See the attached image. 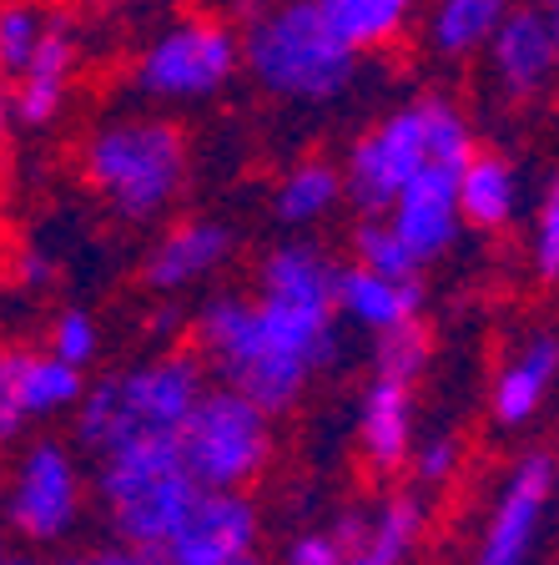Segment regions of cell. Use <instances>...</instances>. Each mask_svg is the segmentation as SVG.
I'll list each match as a JSON object with an SVG mask.
<instances>
[{"mask_svg":"<svg viewBox=\"0 0 559 565\" xmlns=\"http://www.w3.org/2000/svg\"><path fill=\"white\" fill-rule=\"evenodd\" d=\"M192 339L222 388L243 394L268 419L288 414L303 399V388L343 353V329L333 313H298L247 294L207 298L192 318Z\"/></svg>","mask_w":559,"mask_h":565,"instance_id":"cell-1","label":"cell"},{"mask_svg":"<svg viewBox=\"0 0 559 565\" xmlns=\"http://www.w3.org/2000/svg\"><path fill=\"white\" fill-rule=\"evenodd\" d=\"M202 388H207V364L192 349L162 353L127 374H106L86 384L76 404V439L96 459L141 445V439H176Z\"/></svg>","mask_w":559,"mask_h":565,"instance_id":"cell-2","label":"cell"},{"mask_svg":"<svg viewBox=\"0 0 559 565\" xmlns=\"http://www.w3.org/2000/svg\"><path fill=\"white\" fill-rule=\"evenodd\" d=\"M237 56L262 92L298 106L338 102L358 71V56L327 31L313 0H272L237 41Z\"/></svg>","mask_w":559,"mask_h":565,"instance_id":"cell-3","label":"cell"},{"mask_svg":"<svg viewBox=\"0 0 559 565\" xmlns=\"http://www.w3.org/2000/svg\"><path fill=\"white\" fill-rule=\"evenodd\" d=\"M96 500L117 530V545L162 555L202 500V490L182 470L172 439H141V445L96 459Z\"/></svg>","mask_w":559,"mask_h":565,"instance_id":"cell-4","label":"cell"},{"mask_svg":"<svg viewBox=\"0 0 559 565\" xmlns=\"http://www.w3.org/2000/svg\"><path fill=\"white\" fill-rule=\"evenodd\" d=\"M86 177L117 217L157 223L186 182V137L166 117L111 121L86 141Z\"/></svg>","mask_w":559,"mask_h":565,"instance_id":"cell-5","label":"cell"},{"mask_svg":"<svg viewBox=\"0 0 559 565\" xmlns=\"http://www.w3.org/2000/svg\"><path fill=\"white\" fill-rule=\"evenodd\" d=\"M172 445L202 494H247L272 459V419L233 388L207 384Z\"/></svg>","mask_w":559,"mask_h":565,"instance_id":"cell-6","label":"cell"},{"mask_svg":"<svg viewBox=\"0 0 559 565\" xmlns=\"http://www.w3.org/2000/svg\"><path fill=\"white\" fill-rule=\"evenodd\" d=\"M237 35L222 21H176L137 61V92L157 102H202L237 76Z\"/></svg>","mask_w":559,"mask_h":565,"instance_id":"cell-7","label":"cell"},{"mask_svg":"<svg viewBox=\"0 0 559 565\" xmlns=\"http://www.w3.org/2000/svg\"><path fill=\"white\" fill-rule=\"evenodd\" d=\"M86 505V480L82 465L61 439H35L15 465L11 500H6V520L21 541L31 545H56L66 541Z\"/></svg>","mask_w":559,"mask_h":565,"instance_id":"cell-8","label":"cell"},{"mask_svg":"<svg viewBox=\"0 0 559 565\" xmlns=\"http://www.w3.org/2000/svg\"><path fill=\"white\" fill-rule=\"evenodd\" d=\"M559 490V465L545 449H529L519 465L509 470V480L499 484L490 505V520L479 530L474 565H529L545 535L549 505Z\"/></svg>","mask_w":559,"mask_h":565,"instance_id":"cell-9","label":"cell"},{"mask_svg":"<svg viewBox=\"0 0 559 565\" xmlns=\"http://www.w3.org/2000/svg\"><path fill=\"white\" fill-rule=\"evenodd\" d=\"M423 131H419V111L398 106L384 121H373L358 141L348 147L343 162V198L363 212V217H384L394 207V198L423 172Z\"/></svg>","mask_w":559,"mask_h":565,"instance_id":"cell-10","label":"cell"},{"mask_svg":"<svg viewBox=\"0 0 559 565\" xmlns=\"http://www.w3.org/2000/svg\"><path fill=\"white\" fill-rule=\"evenodd\" d=\"M494 82L509 96H539L559 82V6L514 0L490 46Z\"/></svg>","mask_w":559,"mask_h":565,"instance_id":"cell-11","label":"cell"},{"mask_svg":"<svg viewBox=\"0 0 559 565\" xmlns=\"http://www.w3.org/2000/svg\"><path fill=\"white\" fill-rule=\"evenodd\" d=\"M262 515H257L252 494H202L192 515L182 520L157 565H233L257 555Z\"/></svg>","mask_w":559,"mask_h":565,"instance_id":"cell-12","label":"cell"},{"mask_svg":"<svg viewBox=\"0 0 559 565\" xmlns=\"http://www.w3.org/2000/svg\"><path fill=\"white\" fill-rule=\"evenodd\" d=\"M384 223L394 227L404 253L419 263V273H423L433 258H443V253L459 243V227H464L459 198H454V172L423 167V172L394 198V207L384 212Z\"/></svg>","mask_w":559,"mask_h":565,"instance_id":"cell-13","label":"cell"},{"mask_svg":"<svg viewBox=\"0 0 559 565\" xmlns=\"http://www.w3.org/2000/svg\"><path fill=\"white\" fill-rule=\"evenodd\" d=\"M333 278H338V263L327 258L318 243L292 237V243H278L268 258L257 263L252 298L278 308H298V313H333Z\"/></svg>","mask_w":559,"mask_h":565,"instance_id":"cell-14","label":"cell"},{"mask_svg":"<svg viewBox=\"0 0 559 565\" xmlns=\"http://www.w3.org/2000/svg\"><path fill=\"white\" fill-rule=\"evenodd\" d=\"M233 227L217 223V217H192V223L172 227L166 237H157V247L141 263V282L157 288V294H176V288H192L207 273H217L222 263L233 258Z\"/></svg>","mask_w":559,"mask_h":565,"instance_id":"cell-15","label":"cell"},{"mask_svg":"<svg viewBox=\"0 0 559 565\" xmlns=\"http://www.w3.org/2000/svg\"><path fill=\"white\" fill-rule=\"evenodd\" d=\"M333 313L343 323L363 333H388V329H404V323H419L423 313V278L413 282H394V278H378V273L358 268V263H343L338 278H333Z\"/></svg>","mask_w":559,"mask_h":565,"instance_id":"cell-16","label":"cell"},{"mask_svg":"<svg viewBox=\"0 0 559 565\" xmlns=\"http://www.w3.org/2000/svg\"><path fill=\"white\" fill-rule=\"evenodd\" d=\"M71 71H76V31H71V21H46L41 46L11 92V117L21 127H51L61 117V102H66Z\"/></svg>","mask_w":559,"mask_h":565,"instance_id":"cell-17","label":"cell"},{"mask_svg":"<svg viewBox=\"0 0 559 565\" xmlns=\"http://www.w3.org/2000/svg\"><path fill=\"white\" fill-rule=\"evenodd\" d=\"M555 374H559V339L555 333H535L494 379V399H490L494 419L509 424V429L529 424L539 414V404H545Z\"/></svg>","mask_w":559,"mask_h":565,"instance_id":"cell-18","label":"cell"},{"mask_svg":"<svg viewBox=\"0 0 559 565\" xmlns=\"http://www.w3.org/2000/svg\"><path fill=\"white\" fill-rule=\"evenodd\" d=\"M358 445L373 470L388 475L398 465H408V449H413V399H408V388L373 379L358 404Z\"/></svg>","mask_w":559,"mask_h":565,"instance_id":"cell-19","label":"cell"},{"mask_svg":"<svg viewBox=\"0 0 559 565\" xmlns=\"http://www.w3.org/2000/svg\"><path fill=\"white\" fill-rule=\"evenodd\" d=\"M454 198H459V217L469 227H504L519 207V172L509 157L499 152H474L464 167L454 172Z\"/></svg>","mask_w":559,"mask_h":565,"instance_id":"cell-20","label":"cell"},{"mask_svg":"<svg viewBox=\"0 0 559 565\" xmlns=\"http://www.w3.org/2000/svg\"><path fill=\"white\" fill-rule=\"evenodd\" d=\"M423 500L419 494H394L368 515L358 545L343 551V565H408L423 541Z\"/></svg>","mask_w":559,"mask_h":565,"instance_id":"cell-21","label":"cell"},{"mask_svg":"<svg viewBox=\"0 0 559 565\" xmlns=\"http://www.w3.org/2000/svg\"><path fill=\"white\" fill-rule=\"evenodd\" d=\"M313 6L353 56L388 46L408 25V15L419 11V0H313Z\"/></svg>","mask_w":559,"mask_h":565,"instance_id":"cell-22","label":"cell"},{"mask_svg":"<svg viewBox=\"0 0 559 565\" xmlns=\"http://www.w3.org/2000/svg\"><path fill=\"white\" fill-rule=\"evenodd\" d=\"M514 0H433L429 11V46L449 61H464L484 51L509 15Z\"/></svg>","mask_w":559,"mask_h":565,"instance_id":"cell-23","label":"cell"},{"mask_svg":"<svg viewBox=\"0 0 559 565\" xmlns=\"http://www.w3.org/2000/svg\"><path fill=\"white\" fill-rule=\"evenodd\" d=\"M15 388H21L25 419H46V414H66L82 404L86 374L61 364V359H51V353H21V364H15Z\"/></svg>","mask_w":559,"mask_h":565,"instance_id":"cell-24","label":"cell"},{"mask_svg":"<svg viewBox=\"0 0 559 565\" xmlns=\"http://www.w3.org/2000/svg\"><path fill=\"white\" fill-rule=\"evenodd\" d=\"M338 202H343L338 167L333 162H298L278 182L272 212H278V223H288V227H313V223H323Z\"/></svg>","mask_w":559,"mask_h":565,"instance_id":"cell-25","label":"cell"},{"mask_svg":"<svg viewBox=\"0 0 559 565\" xmlns=\"http://www.w3.org/2000/svg\"><path fill=\"white\" fill-rule=\"evenodd\" d=\"M413 111H419L423 162L429 167H439V172H459V167L479 152L474 127H469V117L449 102V96H423V102H413Z\"/></svg>","mask_w":559,"mask_h":565,"instance_id":"cell-26","label":"cell"},{"mask_svg":"<svg viewBox=\"0 0 559 565\" xmlns=\"http://www.w3.org/2000/svg\"><path fill=\"white\" fill-rule=\"evenodd\" d=\"M429 329L423 323H404V329H388L373 339V379L398 388H413V379L429 369Z\"/></svg>","mask_w":559,"mask_h":565,"instance_id":"cell-27","label":"cell"},{"mask_svg":"<svg viewBox=\"0 0 559 565\" xmlns=\"http://www.w3.org/2000/svg\"><path fill=\"white\" fill-rule=\"evenodd\" d=\"M353 263L378 273V278H394V282L419 278V263L404 253V243L394 237V227H388L384 217H363V223L353 227Z\"/></svg>","mask_w":559,"mask_h":565,"instance_id":"cell-28","label":"cell"},{"mask_svg":"<svg viewBox=\"0 0 559 565\" xmlns=\"http://www.w3.org/2000/svg\"><path fill=\"white\" fill-rule=\"evenodd\" d=\"M41 31H46V21H41L35 6H25V0L0 6V71L6 76H21L31 66L35 46H41Z\"/></svg>","mask_w":559,"mask_h":565,"instance_id":"cell-29","label":"cell"},{"mask_svg":"<svg viewBox=\"0 0 559 565\" xmlns=\"http://www.w3.org/2000/svg\"><path fill=\"white\" fill-rule=\"evenodd\" d=\"M96 349H101V333H96V318L86 313V308H61L56 323H51V359H61V364L82 369L96 359Z\"/></svg>","mask_w":559,"mask_h":565,"instance_id":"cell-30","label":"cell"},{"mask_svg":"<svg viewBox=\"0 0 559 565\" xmlns=\"http://www.w3.org/2000/svg\"><path fill=\"white\" fill-rule=\"evenodd\" d=\"M408 465H413V480L423 490H439L459 475V439L454 435H429L423 445L408 449Z\"/></svg>","mask_w":559,"mask_h":565,"instance_id":"cell-31","label":"cell"},{"mask_svg":"<svg viewBox=\"0 0 559 565\" xmlns=\"http://www.w3.org/2000/svg\"><path fill=\"white\" fill-rule=\"evenodd\" d=\"M529 263H535V273H539L545 282L559 278V177L549 182L545 207H539V217H535V237H529Z\"/></svg>","mask_w":559,"mask_h":565,"instance_id":"cell-32","label":"cell"},{"mask_svg":"<svg viewBox=\"0 0 559 565\" xmlns=\"http://www.w3.org/2000/svg\"><path fill=\"white\" fill-rule=\"evenodd\" d=\"M15 364H21V353H6V359H0V445L21 439V429L31 424L21 409V388H15Z\"/></svg>","mask_w":559,"mask_h":565,"instance_id":"cell-33","label":"cell"},{"mask_svg":"<svg viewBox=\"0 0 559 565\" xmlns=\"http://www.w3.org/2000/svg\"><path fill=\"white\" fill-rule=\"evenodd\" d=\"M282 565H343V551L327 530H308V535H298V541L288 545Z\"/></svg>","mask_w":559,"mask_h":565,"instance_id":"cell-34","label":"cell"},{"mask_svg":"<svg viewBox=\"0 0 559 565\" xmlns=\"http://www.w3.org/2000/svg\"><path fill=\"white\" fill-rule=\"evenodd\" d=\"M56 565H157V555H141V551H127V545H101L92 555H66Z\"/></svg>","mask_w":559,"mask_h":565,"instance_id":"cell-35","label":"cell"},{"mask_svg":"<svg viewBox=\"0 0 559 565\" xmlns=\"http://www.w3.org/2000/svg\"><path fill=\"white\" fill-rule=\"evenodd\" d=\"M222 6H227V15H233V21H243V25H252L257 15L272 11V0H222Z\"/></svg>","mask_w":559,"mask_h":565,"instance_id":"cell-36","label":"cell"},{"mask_svg":"<svg viewBox=\"0 0 559 565\" xmlns=\"http://www.w3.org/2000/svg\"><path fill=\"white\" fill-rule=\"evenodd\" d=\"M21 278L31 282V288H41V282H51V263L41 258V253H25V258H21Z\"/></svg>","mask_w":559,"mask_h":565,"instance_id":"cell-37","label":"cell"},{"mask_svg":"<svg viewBox=\"0 0 559 565\" xmlns=\"http://www.w3.org/2000/svg\"><path fill=\"white\" fill-rule=\"evenodd\" d=\"M176 329V313L172 308H162V313H152V333H172Z\"/></svg>","mask_w":559,"mask_h":565,"instance_id":"cell-38","label":"cell"},{"mask_svg":"<svg viewBox=\"0 0 559 565\" xmlns=\"http://www.w3.org/2000/svg\"><path fill=\"white\" fill-rule=\"evenodd\" d=\"M6 127H11V96L0 86V141H6Z\"/></svg>","mask_w":559,"mask_h":565,"instance_id":"cell-39","label":"cell"},{"mask_svg":"<svg viewBox=\"0 0 559 565\" xmlns=\"http://www.w3.org/2000/svg\"><path fill=\"white\" fill-rule=\"evenodd\" d=\"M0 565H46V561H35V555H6Z\"/></svg>","mask_w":559,"mask_h":565,"instance_id":"cell-40","label":"cell"},{"mask_svg":"<svg viewBox=\"0 0 559 565\" xmlns=\"http://www.w3.org/2000/svg\"><path fill=\"white\" fill-rule=\"evenodd\" d=\"M535 6H559V0H535Z\"/></svg>","mask_w":559,"mask_h":565,"instance_id":"cell-41","label":"cell"},{"mask_svg":"<svg viewBox=\"0 0 559 565\" xmlns=\"http://www.w3.org/2000/svg\"><path fill=\"white\" fill-rule=\"evenodd\" d=\"M0 561H6V541H0Z\"/></svg>","mask_w":559,"mask_h":565,"instance_id":"cell-42","label":"cell"}]
</instances>
